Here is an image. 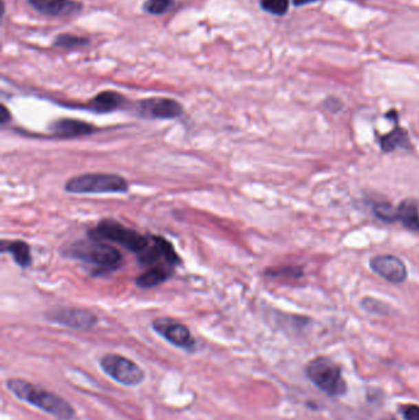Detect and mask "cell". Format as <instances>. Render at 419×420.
Instances as JSON below:
<instances>
[{"label": "cell", "instance_id": "d6986e66", "mask_svg": "<svg viewBox=\"0 0 419 420\" xmlns=\"http://www.w3.org/2000/svg\"><path fill=\"white\" fill-rule=\"evenodd\" d=\"M90 45V40L85 37L73 35V34H61L53 41V47L59 49H74V48H84Z\"/></svg>", "mask_w": 419, "mask_h": 420}, {"label": "cell", "instance_id": "4fadbf2b", "mask_svg": "<svg viewBox=\"0 0 419 420\" xmlns=\"http://www.w3.org/2000/svg\"><path fill=\"white\" fill-rule=\"evenodd\" d=\"M50 129L58 138H76L96 132V128L92 124L73 118H62L56 121Z\"/></svg>", "mask_w": 419, "mask_h": 420}, {"label": "cell", "instance_id": "83f0119b", "mask_svg": "<svg viewBox=\"0 0 419 420\" xmlns=\"http://www.w3.org/2000/svg\"><path fill=\"white\" fill-rule=\"evenodd\" d=\"M316 1H319V0H293L295 6L306 5V4H310V3H316Z\"/></svg>", "mask_w": 419, "mask_h": 420}, {"label": "cell", "instance_id": "30bf717a", "mask_svg": "<svg viewBox=\"0 0 419 420\" xmlns=\"http://www.w3.org/2000/svg\"><path fill=\"white\" fill-rule=\"evenodd\" d=\"M372 271L392 284H402L407 280V267L401 258L394 254H379L370 259Z\"/></svg>", "mask_w": 419, "mask_h": 420}, {"label": "cell", "instance_id": "f1b7e54d", "mask_svg": "<svg viewBox=\"0 0 419 420\" xmlns=\"http://www.w3.org/2000/svg\"><path fill=\"white\" fill-rule=\"evenodd\" d=\"M353 1H364V0H353Z\"/></svg>", "mask_w": 419, "mask_h": 420}, {"label": "cell", "instance_id": "9a60e30c", "mask_svg": "<svg viewBox=\"0 0 419 420\" xmlns=\"http://www.w3.org/2000/svg\"><path fill=\"white\" fill-rule=\"evenodd\" d=\"M411 139L405 128H394L390 133L380 137V148L384 153H392L396 149H411Z\"/></svg>", "mask_w": 419, "mask_h": 420}, {"label": "cell", "instance_id": "5b68a950", "mask_svg": "<svg viewBox=\"0 0 419 420\" xmlns=\"http://www.w3.org/2000/svg\"><path fill=\"white\" fill-rule=\"evenodd\" d=\"M308 376L320 390L330 396H339L347 391L345 381L337 364L328 357H316L308 365Z\"/></svg>", "mask_w": 419, "mask_h": 420}, {"label": "cell", "instance_id": "7a4b0ae2", "mask_svg": "<svg viewBox=\"0 0 419 420\" xmlns=\"http://www.w3.org/2000/svg\"><path fill=\"white\" fill-rule=\"evenodd\" d=\"M68 254L73 258L79 259L87 265H92L101 272L116 271L120 268L123 261V256L117 248L111 246L105 241L98 240H84L70 245Z\"/></svg>", "mask_w": 419, "mask_h": 420}, {"label": "cell", "instance_id": "3957f363", "mask_svg": "<svg viewBox=\"0 0 419 420\" xmlns=\"http://www.w3.org/2000/svg\"><path fill=\"white\" fill-rule=\"evenodd\" d=\"M87 236L98 241L115 242L138 256L148 247L151 235H142L115 220L105 219L87 231Z\"/></svg>", "mask_w": 419, "mask_h": 420}, {"label": "cell", "instance_id": "603a6c76", "mask_svg": "<svg viewBox=\"0 0 419 420\" xmlns=\"http://www.w3.org/2000/svg\"><path fill=\"white\" fill-rule=\"evenodd\" d=\"M259 4L264 12L277 16L286 15L289 9V0H261Z\"/></svg>", "mask_w": 419, "mask_h": 420}, {"label": "cell", "instance_id": "8fae6325", "mask_svg": "<svg viewBox=\"0 0 419 420\" xmlns=\"http://www.w3.org/2000/svg\"><path fill=\"white\" fill-rule=\"evenodd\" d=\"M48 321L64 327L74 329H89L98 324V316L92 311L84 309H58L47 315Z\"/></svg>", "mask_w": 419, "mask_h": 420}, {"label": "cell", "instance_id": "8992f818", "mask_svg": "<svg viewBox=\"0 0 419 420\" xmlns=\"http://www.w3.org/2000/svg\"><path fill=\"white\" fill-rule=\"evenodd\" d=\"M100 366L104 370L105 374L109 375L112 380L121 385L129 387L138 386L145 379V374L139 365L131 359L118 354L105 355L100 362Z\"/></svg>", "mask_w": 419, "mask_h": 420}, {"label": "cell", "instance_id": "5bb4252c", "mask_svg": "<svg viewBox=\"0 0 419 420\" xmlns=\"http://www.w3.org/2000/svg\"><path fill=\"white\" fill-rule=\"evenodd\" d=\"M125 104H126V98L122 93L107 90V91L100 92L85 106H80V107L92 111L95 113H107V112L121 109Z\"/></svg>", "mask_w": 419, "mask_h": 420}, {"label": "cell", "instance_id": "6da1fadb", "mask_svg": "<svg viewBox=\"0 0 419 420\" xmlns=\"http://www.w3.org/2000/svg\"><path fill=\"white\" fill-rule=\"evenodd\" d=\"M6 387L15 397L46 412L57 419L72 420L74 418L75 410L72 404L54 392L47 391L42 387L21 379L6 381Z\"/></svg>", "mask_w": 419, "mask_h": 420}, {"label": "cell", "instance_id": "ac0fdd59", "mask_svg": "<svg viewBox=\"0 0 419 420\" xmlns=\"http://www.w3.org/2000/svg\"><path fill=\"white\" fill-rule=\"evenodd\" d=\"M1 252H9L17 265L21 268H29L32 263V256L30 246L25 241L1 242Z\"/></svg>", "mask_w": 419, "mask_h": 420}, {"label": "cell", "instance_id": "7402d4cb", "mask_svg": "<svg viewBox=\"0 0 419 420\" xmlns=\"http://www.w3.org/2000/svg\"><path fill=\"white\" fill-rule=\"evenodd\" d=\"M175 4V0H145L143 10L150 15H162L173 10Z\"/></svg>", "mask_w": 419, "mask_h": 420}, {"label": "cell", "instance_id": "9c48e42d", "mask_svg": "<svg viewBox=\"0 0 419 420\" xmlns=\"http://www.w3.org/2000/svg\"><path fill=\"white\" fill-rule=\"evenodd\" d=\"M140 115L145 118L173 120L184 113V107L176 100L167 98H150L140 100L137 106Z\"/></svg>", "mask_w": 419, "mask_h": 420}, {"label": "cell", "instance_id": "7c38bea8", "mask_svg": "<svg viewBox=\"0 0 419 420\" xmlns=\"http://www.w3.org/2000/svg\"><path fill=\"white\" fill-rule=\"evenodd\" d=\"M28 3L36 12L52 18L73 15L83 8L76 0H28Z\"/></svg>", "mask_w": 419, "mask_h": 420}, {"label": "cell", "instance_id": "ffe728a7", "mask_svg": "<svg viewBox=\"0 0 419 420\" xmlns=\"http://www.w3.org/2000/svg\"><path fill=\"white\" fill-rule=\"evenodd\" d=\"M264 276L270 278H290L299 279L304 276V269L300 265H281V267H272L264 271Z\"/></svg>", "mask_w": 419, "mask_h": 420}, {"label": "cell", "instance_id": "2e32d148", "mask_svg": "<svg viewBox=\"0 0 419 420\" xmlns=\"http://www.w3.org/2000/svg\"><path fill=\"white\" fill-rule=\"evenodd\" d=\"M398 221L408 230L419 232V201L408 198L400 203L397 207Z\"/></svg>", "mask_w": 419, "mask_h": 420}, {"label": "cell", "instance_id": "277c9868", "mask_svg": "<svg viewBox=\"0 0 419 420\" xmlns=\"http://www.w3.org/2000/svg\"><path fill=\"white\" fill-rule=\"evenodd\" d=\"M129 184L115 173H83L68 179L64 190L74 195H117L126 193Z\"/></svg>", "mask_w": 419, "mask_h": 420}, {"label": "cell", "instance_id": "ba28073f", "mask_svg": "<svg viewBox=\"0 0 419 420\" xmlns=\"http://www.w3.org/2000/svg\"><path fill=\"white\" fill-rule=\"evenodd\" d=\"M153 329L156 333L160 334L164 340L180 349L193 351L195 348V340L191 333L190 329L184 326V323L164 317L153 321Z\"/></svg>", "mask_w": 419, "mask_h": 420}, {"label": "cell", "instance_id": "52a82bcc", "mask_svg": "<svg viewBox=\"0 0 419 420\" xmlns=\"http://www.w3.org/2000/svg\"><path fill=\"white\" fill-rule=\"evenodd\" d=\"M137 257L142 265H154V267L156 265H161V263H165L170 268H173L181 263V258L175 251L173 243L167 241L164 237L155 236V235H151L148 247Z\"/></svg>", "mask_w": 419, "mask_h": 420}, {"label": "cell", "instance_id": "cb8c5ba5", "mask_svg": "<svg viewBox=\"0 0 419 420\" xmlns=\"http://www.w3.org/2000/svg\"><path fill=\"white\" fill-rule=\"evenodd\" d=\"M361 305L364 310L370 313H375V315H387L390 312V306L385 304L384 301H380L374 298H364Z\"/></svg>", "mask_w": 419, "mask_h": 420}, {"label": "cell", "instance_id": "e0dca14e", "mask_svg": "<svg viewBox=\"0 0 419 420\" xmlns=\"http://www.w3.org/2000/svg\"><path fill=\"white\" fill-rule=\"evenodd\" d=\"M171 276H173V268L170 267H166V265L153 267L137 276L136 284L137 287L142 289L155 288L162 283L166 282Z\"/></svg>", "mask_w": 419, "mask_h": 420}, {"label": "cell", "instance_id": "4316f807", "mask_svg": "<svg viewBox=\"0 0 419 420\" xmlns=\"http://www.w3.org/2000/svg\"><path fill=\"white\" fill-rule=\"evenodd\" d=\"M0 111H1V112H0V122H1V124H6V123L10 121L12 115H10V112L8 111V109H6L4 104H1Z\"/></svg>", "mask_w": 419, "mask_h": 420}, {"label": "cell", "instance_id": "d4e9b609", "mask_svg": "<svg viewBox=\"0 0 419 420\" xmlns=\"http://www.w3.org/2000/svg\"><path fill=\"white\" fill-rule=\"evenodd\" d=\"M323 106H325V109L330 111V112L337 113V112H339V111L343 109V102H342L339 98L330 96V98H326V100L323 101Z\"/></svg>", "mask_w": 419, "mask_h": 420}, {"label": "cell", "instance_id": "484cf974", "mask_svg": "<svg viewBox=\"0 0 419 420\" xmlns=\"http://www.w3.org/2000/svg\"><path fill=\"white\" fill-rule=\"evenodd\" d=\"M403 417L406 420H419V407L418 406H407L403 409Z\"/></svg>", "mask_w": 419, "mask_h": 420}, {"label": "cell", "instance_id": "44dd1931", "mask_svg": "<svg viewBox=\"0 0 419 420\" xmlns=\"http://www.w3.org/2000/svg\"><path fill=\"white\" fill-rule=\"evenodd\" d=\"M373 213L375 214V217L378 219L384 221V223H389V224L398 223L397 208L394 207L390 203H386V201L375 203L373 207Z\"/></svg>", "mask_w": 419, "mask_h": 420}]
</instances>
